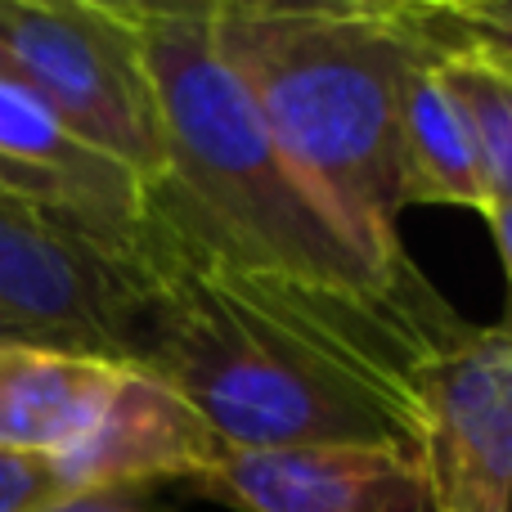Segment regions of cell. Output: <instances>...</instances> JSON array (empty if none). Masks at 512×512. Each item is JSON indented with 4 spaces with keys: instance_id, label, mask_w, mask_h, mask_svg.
I'll return each instance as SVG.
<instances>
[{
    "instance_id": "obj_18",
    "label": "cell",
    "mask_w": 512,
    "mask_h": 512,
    "mask_svg": "<svg viewBox=\"0 0 512 512\" xmlns=\"http://www.w3.org/2000/svg\"><path fill=\"white\" fill-rule=\"evenodd\" d=\"M508 512H512V499H508Z\"/></svg>"
},
{
    "instance_id": "obj_5",
    "label": "cell",
    "mask_w": 512,
    "mask_h": 512,
    "mask_svg": "<svg viewBox=\"0 0 512 512\" xmlns=\"http://www.w3.org/2000/svg\"><path fill=\"white\" fill-rule=\"evenodd\" d=\"M0 315L41 346L131 369L144 292L117 243L0 189Z\"/></svg>"
},
{
    "instance_id": "obj_13",
    "label": "cell",
    "mask_w": 512,
    "mask_h": 512,
    "mask_svg": "<svg viewBox=\"0 0 512 512\" xmlns=\"http://www.w3.org/2000/svg\"><path fill=\"white\" fill-rule=\"evenodd\" d=\"M423 14L441 32L463 36L512 63V0H445V5H423Z\"/></svg>"
},
{
    "instance_id": "obj_10",
    "label": "cell",
    "mask_w": 512,
    "mask_h": 512,
    "mask_svg": "<svg viewBox=\"0 0 512 512\" xmlns=\"http://www.w3.org/2000/svg\"><path fill=\"white\" fill-rule=\"evenodd\" d=\"M126 369L54 346L0 351V454L59 459L95 427Z\"/></svg>"
},
{
    "instance_id": "obj_8",
    "label": "cell",
    "mask_w": 512,
    "mask_h": 512,
    "mask_svg": "<svg viewBox=\"0 0 512 512\" xmlns=\"http://www.w3.org/2000/svg\"><path fill=\"white\" fill-rule=\"evenodd\" d=\"M225 450L230 445L167 382L126 369L95 427L50 463L72 499L95 490H149L153 481L194 486L221 463Z\"/></svg>"
},
{
    "instance_id": "obj_16",
    "label": "cell",
    "mask_w": 512,
    "mask_h": 512,
    "mask_svg": "<svg viewBox=\"0 0 512 512\" xmlns=\"http://www.w3.org/2000/svg\"><path fill=\"white\" fill-rule=\"evenodd\" d=\"M486 225L495 230L499 256H504V270H508V288H512V203H495V207H486Z\"/></svg>"
},
{
    "instance_id": "obj_14",
    "label": "cell",
    "mask_w": 512,
    "mask_h": 512,
    "mask_svg": "<svg viewBox=\"0 0 512 512\" xmlns=\"http://www.w3.org/2000/svg\"><path fill=\"white\" fill-rule=\"evenodd\" d=\"M63 499H68V490H63L50 459L0 454V512H45Z\"/></svg>"
},
{
    "instance_id": "obj_7",
    "label": "cell",
    "mask_w": 512,
    "mask_h": 512,
    "mask_svg": "<svg viewBox=\"0 0 512 512\" xmlns=\"http://www.w3.org/2000/svg\"><path fill=\"white\" fill-rule=\"evenodd\" d=\"M194 490L234 512H432L418 454L391 445L225 450Z\"/></svg>"
},
{
    "instance_id": "obj_9",
    "label": "cell",
    "mask_w": 512,
    "mask_h": 512,
    "mask_svg": "<svg viewBox=\"0 0 512 512\" xmlns=\"http://www.w3.org/2000/svg\"><path fill=\"white\" fill-rule=\"evenodd\" d=\"M0 189L126 248L149 180L90 149L32 95L0 81Z\"/></svg>"
},
{
    "instance_id": "obj_6",
    "label": "cell",
    "mask_w": 512,
    "mask_h": 512,
    "mask_svg": "<svg viewBox=\"0 0 512 512\" xmlns=\"http://www.w3.org/2000/svg\"><path fill=\"white\" fill-rule=\"evenodd\" d=\"M418 463L432 512H508L512 319L499 328H472L432 369Z\"/></svg>"
},
{
    "instance_id": "obj_11",
    "label": "cell",
    "mask_w": 512,
    "mask_h": 512,
    "mask_svg": "<svg viewBox=\"0 0 512 512\" xmlns=\"http://www.w3.org/2000/svg\"><path fill=\"white\" fill-rule=\"evenodd\" d=\"M409 23H414V54L400 77V198L405 207H468L486 216L490 203L477 176L463 108L445 86L436 45L418 27L414 9Z\"/></svg>"
},
{
    "instance_id": "obj_1",
    "label": "cell",
    "mask_w": 512,
    "mask_h": 512,
    "mask_svg": "<svg viewBox=\"0 0 512 512\" xmlns=\"http://www.w3.org/2000/svg\"><path fill=\"white\" fill-rule=\"evenodd\" d=\"M126 256L144 292L131 369L167 382L230 450L418 454L427 378L472 333L418 265L382 288H337L243 261L162 176Z\"/></svg>"
},
{
    "instance_id": "obj_4",
    "label": "cell",
    "mask_w": 512,
    "mask_h": 512,
    "mask_svg": "<svg viewBox=\"0 0 512 512\" xmlns=\"http://www.w3.org/2000/svg\"><path fill=\"white\" fill-rule=\"evenodd\" d=\"M0 81L140 180L167 171L126 0H0Z\"/></svg>"
},
{
    "instance_id": "obj_3",
    "label": "cell",
    "mask_w": 512,
    "mask_h": 512,
    "mask_svg": "<svg viewBox=\"0 0 512 512\" xmlns=\"http://www.w3.org/2000/svg\"><path fill=\"white\" fill-rule=\"evenodd\" d=\"M158 104L162 180L243 261L337 288H382L414 261H373L292 171L212 36V0H126Z\"/></svg>"
},
{
    "instance_id": "obj_12",
    "label": "cell",
    "mask_w": 512,
    "mask_h": 512,
    "mask_svg": "<svg viewBox=\"0 0 512 512\" xmlns=\"http://www.w3.org/2000/svg\"><path fill=\"white\" fill-rule=\"evenodd\" d=\"M427 36L436 45V63H441L445 86L454 90L468 122L472 158H477V176L486 189V203H512V68L499 54L481 50V45L450 36L423 14V5H409Z\"/></svg>"
},
{
    "instance_id": "obj_2",
    "label": "cell",
    "mask_w": 512,
    "mask_h": 512,
    "mask_svg": "<svg viewBox=\"0 0 512 512\" xmlns=\"http://www.w3.org/2000/svg\"><path fill=\"white\" fill-rule=\"evenodd\" d=\"M212 36L265 131L373 261L400 265V77L414 54L405 5L212 0Z\"/></svg>"
},
{
    "instance_id": "obj_15",
    "label": "cell",
    "mask_w": 512,
    "mask_h": 512,
    "mask_svg": "<svg viewBox=\"0 0 512 512\" xmlns=\"http://www.w3.org/2000/svg\"><path fill=\"white\" fill-rule=\"evenodd\" d=\"M45 512H149V490H95V495H72Z\"/></svg>"
},
{
    "instance_id": "obj_17",
    "label": "cell",
    "mask_w": 512,
    "mask_h": 512,
    "mask_svg": "<svg viewBox=\"0 0 512 512\" xmlns=\"http://www.w3.org/2000/svg\"><path fill=\"white\" fill-rule=\"evenodd\" d=\"M5 346H41V342H36L32 333H23V328H18L14 319L0 315V351H5Z\"/></svg>"
}]
</instances>
